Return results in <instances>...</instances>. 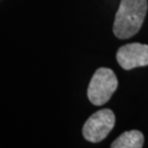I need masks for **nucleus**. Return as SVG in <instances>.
I'll use <instances>...</instances> for the list:
<instances>
[{
	"instance_id": "nucleus-3",
	"label": "nucleus",
	"mask_w": 148,
	"mask_h": 148,
	"mask_svg": "<svg viewBox=\"0 0 148 148\" xmlns=\"http://www.w3.org/2000/svg\"><path fill=\"white\" fill-rule=\"evenodd\" d=\"M116 118L110 109L96 112L84 123L82 134L85 140L91 143H99L108 136L115 126Z\"/></svg>"
},
{
	"instance_id": "nucleus-1",
	"label": "nucleus",
	"mask_w": 148,
	"mask_h": 148,
	"mask_svg": "<svg viewBox=\"0 0 148 148\" xmlns=\"http://www.w3.org/2000/svg\"><path fill=\"white\" fill-rule=\"evenodd\" d=\"M147 12V0H121L116 14L114 34L121 39L135 36L143 26Z\"/></svg>"
},
{
	"instance_id": "nucleus-2",
	"label": "nucleus",
	"mask_w": 148,
	"mask_h": 148,
	"mask_svg": "<svg viewBox=\"0 0 148 148\" xmlns=\"http://www.w3.org/2000/svg\"><path fill=\"white\" fill-rule=\"evenodd\" d=\"M118 78L108 68H99L94 74L88 87V99L94 105H103L118 88Z\"/></svg>"
},
{
	"instance_id": "nucleus-5",
	"label": "nucleus",
	"mask_w": 148,
	"mask_h": 148,
	"mask_svg": "<svg viewBox=\"0 0 148 148\" xmlns=\"http://www.w3.org/2000/svg\"><path fill=\"white\" fill-rule=\"evenodd\" d=\"M144 138L141 132L131 130L122 133L113 141L111 148H143Z\"/></svg>"
},
{
	"instance_id": "nucleus-4",
	"label": "nucleus",
	"mask_w": 148,
	"mask_h": 148,
	"mask_svg": "<svg viewBox=\"0 0 148 148\" xmlns=\"http://www.w3.org/2000/svg\"><path fill=\"white\" fill-rule=\"evenodd\" d=\"M116 60L124 70L148 65V45L130 43L121 47L116 53Z\"/></svg>"
}]
</instances>
